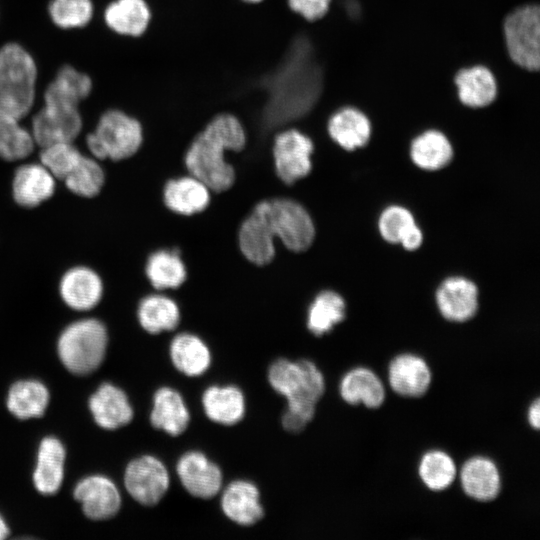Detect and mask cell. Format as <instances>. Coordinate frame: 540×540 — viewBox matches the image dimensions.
I'll return each mask as SVG.
<instances>
[{"instance_id": "8d00e7d4", "label": "cell", "mask_w": 540, "mask_h": 540, "mask_svg": "<svg viewBox=\"0 0 540 540\" xmlns=\"http://www.w3.org/2000/svg\"><path fill=\"white\" fill-rule=\"evenodd\" d=\"M345 318V302L334 291L318 294L308 309L307 327L315 336L330 332Z\"/></svg>"}, {"instance_id": "f546056e", "label": "cell", "mask_w": 540, "mask_h": 540, "mask_svg": "<svg viewBox=\"0 0 540 540\" xmlns=\"http://www.w3.org/2000/svg\"><path fill=\"white\" fill-rule=\"evenodd\" d=\"M455 84L461 102L470 107H484L493 102L497 86L492 72L484 66L460 70Z\"/></svg>"}, {"instance_id": "484cf974", "label": "cell", "mask_w": 540, "mask_h": 540, "mask_svg": "<svg viewBox=\"0 0 540 540\" xmlns=\"http://www.w3.org/2000/svg\"><path fill=\"white\" fill-rule=\"evenodd\" d=\"M173 366L182 374L197 377L210 367L211 352L205 342L191 333L176 335L169 346Z\"/></svg>"}, {"instance_id": "60d3db41", "label": "cell", "mask_w": 540, "mask_h": 540, "mask_svg": "<svg viewBox=\"0 0 540 540\" xmlns=\"http://www.w3.org/2000/svg\"><path fill=\"white\" fill-rule=\"evenodd\" d=\"M48 13L59 28H82L92 20L94 7L92 0H52Z\"/></svg>"}, {"instance_id": "e0dca14e", "label": "cell", "mask_w": 540, "mask_h": 540, "mask_svg": "<svg viewBox=\"0 0 540 540\" xmlns=\"http://www.w3.org/2000/svg\"><path fill=\"white\" fill-rule=\"evenodd\" d=\"M436 301L445 319L452 322H465L477 312V287L466 278L450 277L438 288Z\"/></svg>"}, {"instance_id": "9a60e30c", "label": "cell", "mask_w": 540, "mask_h": 540, "mask_svg": "<svg viewBox=\"0 0 540 540\" xmlns=\"http://www.w3.org/2000/svg\"><path fill=\"white\" fill-rule=\"evenodd\" d=\"M221 509L229 520L241 526H252L264 516L259 489L247 480L228 484L221 495Z\"/></svg>"}, {"instance_id": "f35d334b", "label": "cell", "mask_w": 540, "mask_h": 540, "mask_svg": "<svg viewBox=\"0 0 540 540\" xmlns=\"http://www.w3.org/2000/svg\"><path fill=\"white\" fill-rule=\"evenodd\" d=\"M35 142L31 132L19 120L0 116V157L8 161L23 159L31 154Z\"/></svg>"}, {"instance_id": "44dd1931", "label": "cell", "mask_w": 540, "mask_h": 540, "mask_svg": "<svg viewBox=\"0 0 540 540\" xmlns=\"http://www.w3.org/2000/svg\"><path fill=\"white\" fill-rule=\"evenodd\" d=\"M55 179L41 163L22 165L14 174L13 197L21 206L35 207L53 195Z\"/></svg>"}, {"instance_id": "4dcf8cb0", "label": "cell", "mask_w": 540, "mask_h": 540, "mask_svg": "<svg viewBox=\"0 0 540 540\" xmlns=\"http://www.w3.org/2000/svg\"><path fill=\"white\" fill-rule=\"evenodd\" d=\"M239 246L244 256L256 265L268 264L275 255L274 239L255 208L240 227Z\"/></svg>"}, {"instance_id": "277c9868", "label": "cell", "mask_w": 540, "mask_h": 540, "mask_svg": "<svg viewBox=\"0 0 540 540\" xmlns=\"http://www.w3.org/2000/svg\"><path fill=\"white\" fill-rule=\"evenodd\" d=\"M37 66L20 44L0 47V116L21 120L32 109L36 96Z\"/></svg>"}, {"instance_id": "4fadbf2b", "label": "cell", "mask_w": 540, "mask_h": 540, "mask_svg": "<svg viewBox=\"0 0 540 540\" xmlns=\"http://www.w3.org/2000/svg\"><path fill=\"white\" fill-rule=\"evenodd\" d=\"M83 513L92 520L115 516L121 507V495L114 482L103 475H91L80 480L73 491Z\"/></svg>"}, {"instance_id": "30bf717a", "label": "cell", "mask_w": 540, "mask_h": 540, "mask_svg": "<svg viewBox=\"0 0 540 540\" xmlns=\"http://www.w3.org/2000/svg\"><path fill=\"white\" fill-rule=\"evenodd\" d=\"M314 145L302 131L285 127L273 140V158L278 177L286 184L307 176L311 170Z\"/></svg>"}, {"instance_id": "603a6c76", "label": "cell", "mask_w": 540, "mask_h": 540, "mask_svg": "<svg viewBox=\"0 0 540 540\" xmlns=\"http://www.w3.org/2000/svg\"><path fill=\"white\" fill-rule=\"evenodd\" d=\"M66 451L61 441L48 436L42 439L38 449L33 482L43 495H53L61 487L64 477Z\"/></svg>"}, {"instance_id": "ffe728a7", "label": "cell", "mask_w": 540, "mask_h": 540, "mask_svg": "<svg viewBox=\"0 0 540 540\" xmlns=\"http://www.w3.org/2000/svg\"><path fill=\"white\" fill-rule=\"evenodd\" d=\"M460 482L464 493L480 502L494 500L501 490V476L496 464L483 456L472 457L463 464Z\"/></svg>"}, {"instance_id": "7a4b0ae2", "label": "cell", "mask_w": 540, "mask_h": 540, "mask_svg": "<svg viewBox=\"0 0 540 540\" xmlns=\"http://www.w3.org/2000/svg\"><path fill=\"white\" fill-rule=\"evenodd\" d=\"M246 141L241 119L232 112H218L207 120L191 141L185 154L186 167L209 189L225 191L235 180L234 169L226 162L225 153L241 151Z\"/></svg>"}, {"instance_id": "8fae6325", "label": "cell", "mask_w": 540, "mask_h": 540, "mask_svg": "<svg viewBox=\"0 0 540 540\" xmlns=\"http://www.w3.org/2000/svg\"><path fill=\"white\" fill-rule=\"evenodd\" d=\"M124 484L135 501L144 506H154L168 491L169 472L158 458L143 455L128 463L124 473Z\"/></svg>"}, {"instance_id": "52a82bcc", "label": "cell", "mask_w": 540, "mask_h": 540, "mask_svg": "<svg viewBox=\"0 0 540 540\" xmlns=\"http://www.w3.org/2000/svg\"><path fill=\"white\" fill-rule=\"evenodd\" d=\"M255 208L261 214L269 235L278 237L290 250H306L313 242L315 228L306 209L287 198L259 202Z\"/></svg>"}, {"instance_id": "bcb514c9", "label": "cell", "mask_w": 540, "mask_h": 540, "mask_svg": "<svg viewBox=\"0 0 540 540\" xmlns=\"http://www.w3.org/2000/svg\"><path fill=\"white\" fill-rule=\"evenodd\" d=\"M240 1H242V2H244L246 4H259L264 0H240Z\"/></svg>"}, {"instance_id": "7402d4cb", "label": "cell", "mask_w": 540, "mask_h": 540, "mask_svg": "<svg viewBox=\"0 0 540 540\" xmlns=\"http://www.w3.org/2000/svg\"><path fill=\"white\" fill-rule=\"evenodd\" d=\"M150 423L170 436L181 435L188 427L190 413L181 394L170 387L159 388L154 396Z\"/></svg>"}, {"instance_id": "ac0fdd59", "label": "cell", "mask_w": 540, "mask_h": 540, "mask_svg": "<svg viewBox=\"0 0 540 540\" xmlns=\"http://www.w3.org/2000/svg\"><path fill=\"white\" fill-rule=\"evenodd\" d=\"M88 404L95 422L103 429L115 430L133 419V409L127 395L111 383L100 385Z\"/></svg>"}, {"instance_id": "74e56055", "label": "cell", "mask_w": 540, "mask_h": 540, "mask_svg": "<svg viewBox=\"0 0 540 540\" xmlns=\"http://www.w3.org/2000/svg\"><path fill=\"white\" fill-rule=\"evenodd\" d=\"M422 483L431 491L449 488L457 476V467L452 457L444 451L432 450L425 453L418 466Z\"/></svg>"}, {"instance_id": "3957f363", "label": "cell", "mask_w": 540, "mask_h": 540, "mask_svg": "<svg viewBox=\"0 0 540 540\" xmlns=\"http://www.w3.org/2000/svg\"><path fill=\"white\" fill-rule=\"evenodd\" d=\"M270 386L287 400L281 422L290 433H299L313 419L325 392V379L310 360H275L268 369Z\"/></svg>"}, {"instance_id": "cb8c5ba5", "label": "cell", "mask_w": 540, "mask_h": 540, "mask_svg": "<svg viewBox=\"0 0 540 540\" xmlns=\"http://www.w3.org/2000/svg\"><path fill=\"white\" fill-rule=\"evenodd\" d=\"M339 392L346 403L362 404L369 409L379 408L386 397L381 379L375 372L365 367L348 371L341 379Z\"/></svg>"}, {"instance_id": "1f68e13d", "label": "cell", "mask_w": 540, "mask_h": 540, "mask_svg": "<svg viewBox=\"0 0 540 540\" xmlns=\"http://www.w3.org/2000/svg\"><path fill=\"white\" fill-rule=\"evenodd\" d=\"M92 91L89 75L71 65L62 66L44 92V101L62 102L79 106Z\"/></svg>"}, {"instance_id": "e575fe53", "label": "cell", "mask_w": 540, "mask_h": 540, "mask_svg": "<svg viewBox=\"0 0 540 540\" xmlns=\"http://www.w3.org/2000/svg\"><path fill=\"white\" fill-rule=\"evenodd\" d=\"M453 149L447 137L436 130H429L416 137L411 145L413 162L424 170H438L452 159Z\"/></svg>"}, {"instance_id": "d6a6232c", "label": "cell", "mask_w": 540, "mask_h": 540, "mask_svg": "<svg viewBox=\"0 0 540 540\" xmlns=\"http://www.w3.org/2000/svg\"><path fill=\"white\" fill-rule=\"evenodd\" d=\"M137 316L142 328L151 334L174 330L180 322L178 305L164 295H149L138 306Z\"/></svg>"}, {"instance_id": "f1b7e54d", "label": "cell", "mask_w": 540, "mask_h": 540, "mask_svg": "<svg viewBox=\"0 0 540 540\" xmlns=\"http://www.w3.org/2000/svg\"><path fill=\"white\" fill-rule=\"evenodd\" d=\"M47 387L37 380H20L9 389L6 405L16 418L25 420L41 417L49 404Z\"/></svg>"}, {"instance_id": "b9f144b4", "label": "cell", "mask_w": 540, "mask_h": 540, "mask_svg": "<svg viewBox=\"0 0 540 540\" xmlns=\"http://www.w3.org/2000/svg\"><path fill=\"white\" fill-rule=\"evenodd\" d=\"M82 156L73 142H59L42 147L40 163L55 178L64 180Z\"/></svg>"}, {"instance_id": "d6986e66", "label": "cell", "mask_w": 540, "mask_h": 540, "mask_svg": "<svg viewBox=\"0 0 540 540\" xmlns=\"http://www.w3.org/2000/svg\"><path fill=\"white\" fill-rule=\"evenodd\" d=\"M103 285L99 275L88 267L68 270L60 281V295L72 309L86 311L100 301Z\"/></svg>"}, {"instance_id": "2e32d148", "label": "cell", "mask_w": 540, "mask_h": 540, "mask_svg": "<svg viewBox=\"0 0 540 540\" xmlns=\"http://www.w3.org/2000/svg\"><path fill=\"white\" fill-rule=\"evenodd\" d=\"M103 18L115 34L138 39L151 24L152 9L147 0H113L106 6Z\"/></svg>"}, {"instance_id": "8992f818", "label": "cell", "mask_w": 540, "mask_h": 540, "mask_svg": "<svg viewBox=\"0 0 540 540\" xmlns=\"http://www.w3.org/2000/svg\"><path fill=\"white\" fill-rule=\"evenodd\" d=\"M143 142L142 124L120 109L105 111L96 128L86 137L95 159L122 160L134 155Z\"/></svg>"}, {"instance_id": "9c48e42d", "label": "cell", "mask_w": 540, "mask_h": 540, "mask_svg": "<svg viewBox=\"0 0 540 540\" xmlns=\"http://www.w3.org/2000/svg\"><path fill=\"white\" fill-rule=\"evenodd\" d=\"M78 106L44 102L32 117L31 135L41 148L59 142H73L82 130Z\"/></svg>"}, {"instance_id": "d590c367", "label": "cell", "mask_w": 540, "mask_h": 540, "mask_svg": "<svg viewBox=\"0 0 540 540\" xmlns=\"http://www.w3.org/2000/svg\"><path fill=\"white\" fill-rule=\"evenodd\" d=\"M146 275L156 289L179 287L186 279L185 265L176 250H158L146 263Z\"/></svg>"}, {"instance_id": "7bdbcfd3", "label": "cell", "mask_w": 540, "mask_h": 540, "mask_svg": "<svg viewBox=\"0 0 540 540\" xmlns=\"http://www.w3.org/2000/svg\"><path fill=\"white\" fill-rule=\"evenodd\" d=\"M332 0H286L288 9L308 23L324 18Z\"/></svg>"}, {"instance_id": "83f0119b", "label": "cell", "mask_w": 540, "mask_h": 540, "mask_svg": "<svg viewBox=\"0 0 540 540\" xmlns=\"http://www.w3.org/2000/svg\"><path fill=\"white\" fill-rule=\"evenodd\" d=\"M208 189L194 176L172 179L165 185L164 202L171 211L178 214H195L203 211L209 204Z\"/></svg>"}, {"instance_id": "4316f807", "label": "cell", "mask_w": 540, "mask_h": 540, "mask_svg": "<svg viewBox=\"0 0 540 540\" xmlns=\"http://www.w3.org/2000/svg\"><path fill=\"white\" fill-rule=\"evenodd\" d=\"M327 131L339 146L346 150H354L363 147L369 141L371 125L361 111L353 107H344L330 116Z\"/></svg>"}, {"instance_id": "5bb4252c", "label": "cell", "mask_w": 540, "mask_h": 540, "mask_svg": "<svg viewBox=\"0 0 540 540\" xmlns=\"http://www.w3.org/2000/svg\"><path fill=\"white\" fill-rule=\"evenodd\" d=\"M388 381L398 395L409 398L423 396L429 389L432 373L420 356L405 353L396 356L388 367Z\"/></svg>"}, {"instance_id": "f6af8a7d", "label": "cell", "mask_w": 540, "mask_h": 540, "mask_svg": "<svg viewBox=\"0 0 540 540\" xmlns=\"http://www.w3.org/2000/svg\"><path fill=\"white\" fill-rule=\"evenodd\" d=\"M10 533V530L4 520V518L0 514V540L5 539Z\"/></svg>"}, {"instance_id": "7c38bea8", "label": "cell", "mask_w": 540, "mask_h": 540, "mask_svg": "<svg viewBox=\"0 0 540 540\" xmlns=\"http://www.w3.org/2000/svg\"><path fill=\"white\" fill-rule=\"evenodd\" d=\"M176 472L182 486L193 497L210 499L222 488L220 467L200 451L183 454L176 464Z\"/></svg>"}, {"instance_id": "5b68a950", "label": "cell", "mask_w": 540, "mask_h": 540, "mask_svg": "<svg viewBox=\"0 0 540 540\" xmlns=\"http://www.w3.org/2000/svg\"><path fill=\"white\" fill-rule=\"evenodd\" d=\"M108 335L102 322L87 318L68 325L61 333L58 355L71 373L87 375L102 363L107 349Z\"/></svg>"}, {"instance_id": "ba28073f", "label": "cell", "mask_w": 540, "mask_h": 540, "mask_svg": "<svg viewBox=\"0 0 540 540\" xmlns=\"http://www.w3.org/2000/svg\"><path fill=\"white\" fill-rule=\"evenodd\" d=\"M504 35L511 59L520 67L536 71L540 65V12L527 5L510 13L504 22Z\"/></svg>"}, {"instance_id": "d4e9b609", "label": "cell", "mask_w": 540, "mask_h": 540, "mask_svg": "<svg viewBox=\"0 0 540 540\" xmlns=\"http://www.w3.org/2000/svg\"><path fill=\"white\" fill-rule=\"evenodd\" d=\"M202 406L211 421L225 426L240 422L246 411L245 396L234 385L208 387L202 395Z\"/></svg>"}, {"instance_id": "6da1fadb", "label": "cell", "mask_w": 540, "mask_h": 540, "mask_svg": "<svg viewBox=\"0 0 540 540\" xmlns=\"http://www.w3.org/2000/svg\"><path fill=\"white\" fill-rule=\"evenodd\" d=\"M323 88L324 70L315 46L298 30L280 60L258 81L262 126L281 129L302 119L315 107Z\"/></svg>"}, {"instance_id": "ee69618b", "label": "cell", "mask_w": 540, "mask_h": 540, "mask_svg": "<svg viewBox=\"0 0 540 540\" xmlns=\"http://www.w3.org/2000/svg\"><path fill=\"white\" fill-rule=\"evenodd\" d=\"M527 418H528V422L530 426L535 430H539L540 428V401L538 398L535 399L529 406Z\"/></svg>"}, {"instance_id": "ab89813d", "label": "cell", "mask_w": 540, "mask_h": 540, "mask_svg": "<svg viewBox=\"0 0 540 540\" xmlns=\"http://www.w3.org/2000/svg\"><path fill=\"white\" fill-rule=\"evenodd\" d=\"M63 181L74 194L93 197L103 186L104 172L95 158L82 156Z\"/></svg>"}, {"instance_id": "836d02e7", "label": "cell", "mask_w": 540, "mask_h": 540, "mask_svg": "<svg viewBox=\"0 0 540 540\" xmlns=\"http://www.w3.org/2000/svg\"><path fill=\"white\" fill-rule=\"evenodd\" d=\"M379 231L390 243H401L407 250L416 249L422 242V233L412 214L401 206L386 208L379 219Z\"/></svg>"}]
</instances>
